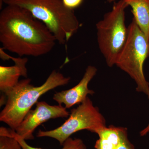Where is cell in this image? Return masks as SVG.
<instances>
[{
	"instance_id": "6da1fadb",
	"label": "cell",
	"mask_w": 149,
	"mask_h": 149,
	"mask_svg": "<svg viewBox=\"0 0 149 149\" xmlns=\"http://www.w3.org/2000/svg\"><path fill=\"white\" fill-rule=\"evenodd\" d=\"M0 42L4 49L19 56L38 57L49 53L57 41L27 10L8 5L0 13Z\"/></svg>"
},
{
	"instance_id": "7a4b0ae2",
	"label": "cell",
	"mask_w": 149,
	"mask_h": 149,
	"mask_svg": "<svg viewBox=\"0 0 149 149\" xmlns=\"http://www.w3.org/2000/svg\"><path fill=\"white\" fill-rule=\"evenodd\" d=\"M70 80V77L54 70L40 86L30 84L28 78L20 80L5 95L7 100L0 113V121L15 130L41 96L57 87L67 85Z\"/></svg>"
},
{
	"instance_id": "3957f363",
	"label": "cell",
	"mask_w": 149,
	"mask_h": 149,
	"mask_svg": "<svg viewBox=\"0 0 149 149\" xmlns=\"http://www.w3.org/2000/svg\"><path fill=\"white\" fill-rule=\"evenodd\" d=\"M7 5L20 7L42 22L55 36L57 42L64 45L77 32L81 24L73 10L63 0H3Z\"/></svg>"
},
{
	"instance_id": "277c9868",
	"label": "cell",
	"mask_w": 149,
	"mask_h": 149,
	"mask_svg": "<svg viewBox=\"0 0 149 149\" xmlns=\"http://www.w3.org/2000/svg\"><path fill=\"white\" fill-rule=\"evenodd\" d=\"M127 40L118 56L115 65L128 74L136 83V90L149 100V83L143 71L145 62L149 57V39L133 19L128 26Z\"/></svg>"
},
{
	"instance_id": "5b68a950",
	"label": "cell",
	"mask_w": 149,
	"mask_h": 149,
	"mask_svg": "<svg viewBox=\"0 0 149 149\" xmlns=\"http://www.w3.org/2000/svg\"><path fill=\"white\" fill-rule=\"evenodd\" d=\"M128 6L123 0H119L96 24L98 45L110 67L115 65L128 37L125 22V9Z\"/></svg>"
},
{
	"instance_id": "8992f818",
	"label": "cell",
	"mask_w": 149,
	"mask_h": 149,
	"mask_svg": "<svg viewBox=\"0 0 149 149\" xmlns=\"http://www.w3.org/2000/svg\"><path fill=\"white\" fill-rule=\"evenodd\" d=\"M106 126L104 118L88 97L76 108L71 110L69 118L62 125L53 130H39L37 136L52 138L63 146L71 135L78 131L87 130L95 133L96 130Z\"/></svg>"
},
{
	"instance_id": "52a82bcc",
	"label": "cell",
	"mask_w": 149,
	"mask_h": 149,
	"mask_svg": "<svg viewBox=\"0 0 149 149\" xmlns=\"http://www.w3.org/2000/svg\"><path fill=\"white\" fill-rule=\"evenodd\" d=\"M69 112L62 105H51L45 102H38L36 108L30 110L15 131L25 141L33 140V133L39 125L50 120L58 118H67Z\"/></svg>"
},
{
	"instance_id": "ba28073f",
	"label": "cell",
	"mask_w": 149,
	"mask_h": 149,
	"mask_svg": "<svg viewBox=\"0 0 149 149\" xmlns=\"http://www.w3.org/2000/svg\"><path fill=\"white\" fill-rule=\"evenodd\" d=\"M97 71L95 67L89 65L85 70L83 78L77 85L71 89L56 93L53 99L58 104H63L66 109L82 103L88 97V95H93L95 93L93 90L89 89L88 85Z\"/></svg>"
},
{
	"instance_id": "9c48e42d",
	"label": "cell",
	"mask_w": 149,
	"mask_h": 149,
	"mask_svg": "<svg viewBox=\"0 0 149 149\" xmlns=\"http://www.w3.org/2000/svg\"><path fill=\"white\" fill-rule=\"evenodd\" d=\"M1 58L4 60L10 59L14 62L13 66H0V91L6 95L15 87L19 82L21 76L27 78V70L26 65L27 58H15L5 53L2 47L0 49Z\"/></svg>"
},
{
	"instance_id": "30bf717a",
	"label": "cell",
	"mask_w": 149,
	"mask_h": 149,
	"mask_svg": "<svg viewBox=\"0 0 149 149\" xmlns=\"http://www.w3.org/2000/svg\"><path fill=\"white\" fill-rule=\"evenodd\" d=\"M99 139L95 145V149H116L128 139L127 128L110 125L95 131Z\"/></svg>"
},
{
	"instance_id": "8fae6325",
	"label": "cell",
	"mask_w": 149,
	"mask_h": 149,
	"mask_svg": "<svg viewBox=\"0 0 149 149\" xmlns=\"http://www.w3.org/2000/svg\"><path fill=\"white\" fill-rule=\"evenodd\" d=\"M132 9L133 19L149 39V0H123Z\"/></svg>"
},
{
	"instance_id": "7c38bea8",
	"label": "cell",
	"mask_w": 149,
	"mask_h": 149,
	"mask_svg": "<svg viewBox=\"0 0 149 149\" xmlns=\"http://www.w3.org/2000/svg\"><path fill=\"white\" fill-rule=\"evenodd\" d=\"M0 136H8L16 139L20 144L22 149H43L35 148L29 146L26 143V141L19 137L15 133V130L11 128L1 127L0 128ZM61 149H87L83 141L79 139H72L69 138L64 142Z\"/></svg>"
},
{
	"instance_id": "4fadbf2b",
	"label": "cell",
	"mask_w": 149,
	"mask_h": 149,
	"mask_svg": "<svg viewBox=\"0 0 149 149\" xmlns=\"http://www.w3.org/2000/svg\"><path fill=\"white\" fill-rule=\"evenodd\" d=\"M0 149H22L16 139L8 136H0Z\"/></svg>"
},
{
	"instance_id": "5bb4252c",
	"label": "cell",
	"mask_w": 149,
	"mask_h": 149,
	"mask_svg": "<svg viewBox=\"0 0 149 149\" xmlns=\"http://www.w3.org/2000/svg\"><path fill=\"white\" fill-rule=\"evenodd\" d=\"M63 1L67 7L74 10L81 5L83 0H63Z\"/></svg>"
},
{
	"instance_id": "9a60e30c",
	"label": "cell",
	"mask_w": 149,
	"mask_h": 149,
	"mask_svg": "<svg viewBox=\"0 0 149 149\" xmlns=\"http://www.w3.org/2000/svg\"><path fill=\"white\" fill-rule=\"evenodd\" d=\"M116 149H136L134 146L127 139Z\"/></svg>"
},
{
	"instance_id": "2e32d148",
	"label": "cell",
	"mask_w": 149,
	"mask_h": 149,
	"mask_svg": "<svg viewBox=\"0 0 149 149\" xmlns=\"http://www.w3.org/2000/svg\"><path fill=\"white\" fill-rule=\"evenodd\" d=\"M148 133H149V123L146 128L140 132V135L141 136H143L146 135Z\"/></svg>"
},
{
	"instance_id": "e0dca14e",
	"label": "cell",
	"mask_w": 149,
	"mask_h": 149,
	"mask_svg": "<svg viewBox=\"0 0 149 149\" xmlns=\"http://www.w3.org/2000/svg\"><path fill=\"white\" fill-rule=\"evenodd\" d=\"M116 0H107L108 1L109 3L113 2L114 1Z\"/></svg>"
}]
</instances>
